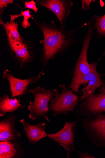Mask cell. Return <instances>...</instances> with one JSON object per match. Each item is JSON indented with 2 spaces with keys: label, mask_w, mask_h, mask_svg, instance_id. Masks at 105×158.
<instances>
[{
  "label": "cell",
  "mask_w": 105,
  "mask_h": 158,
  "mask_svg": "<svg viewBox=\"0 0 105 158\" xmlns=\"http://www.w3.org/2000/svg\"><path fill=\"white\" fill-rule=\"evenodd\" d=\"M20 122L24 127L30 144L34 145L38 141L48 136V134L46 131V123L32 125L26 122L23 119H22Z\"/></svg>",
  "instance_id": "cell-13"
},
{
  "label": "cell",
  "mask_w": 105,
  "mask_h": 158,
  "mask_svg": "<svg viewBox=\"0 0 105 158\" xmlns=\"http://www.w3.org/2000/svg\"><path fill=\"white\" fill-rule=\"evenodd\" d=\"M24 154L18 141L0 142V158H20Z\"/></svg>",
  "instance_id": "cell-14"
},
{
  "label": "cell",
  "mask_w": 105,
  "mask_h": 158,
  "mask_svg": "<svg viewBox=\"0 0 105 158\" xmlns=\"http://www.w3.org/2000/svg\"><path fill=\"white\" fill-rule=\"evenodd\" d=\"M100 93L88 97L77 106V111L84 118H88L105 112V85Z\"/></svg>",
  "instance_id": "cell-6"
},
{
  "label": "cell",
  "mask_w": 105,
  "mask_h": 158,
  "mask_svg": "<svg viewBox=\"0 0 105 158\" xmlns=\"http://www.w3.org/2000/svg\"><path fill=\"white\" fill-rule=\"evenodd\" d=\"M8 94L0 98V116L3 117L7 113L13 112L25 107L21 100V96L9 98Z\"/></svg>",
  "instance_id": "cell-15"
},
{
  "label": "cell",
  "mask_w": 105,
  "mask_h": 158,
  "mask_svg": "<svg viewBox=\"0 0 105 158\" xmlns=\"http://www.w3.org/2000/svg\"><path fill=\"white\" fill-rule=\"evenodd\" d=\"M95 1H92V0H82V9L84 11H86L87 10H89L91 7V3Z\"/></svg>",
  "instance_id": "cell-20"
},
{
  "label": "cell",
  "mask_w": 105,
  "mask_h": 158,
  "mask_svg": "<svg viewBox=\"0 0 105 158\" xmlns=\"http://www.w3.org/2000/svg\"><path fill=\"white\" fill-rule=\"evenodd\" d=\"M91 20L96 31L97 38H105V14L102 17L95 16Z\"/></svg>",
  "instance_id": "cell-17"
},
{
  "label": "cell",
  "mask_w": 105,
  "mask_h": 158,
  "mask_svg": "<svg viewBox=\"0 0 105 158\" xmlns=\"http://www.w3.org/2000/svg\"><path fill=\"white\" fill-rule=\"evenodd\" d=\"M33 20L44 35L43 39L40 41L42 47L39 50L43 70L50 60H54L57 55H62L70 47L79 42L75 39V31H65L57 26L54 21L47 23Z\"/></svg>",
  "instance_id": "cell-1"
},
{
  "label": "cell",
  "mask_w": 105,
  "mask_h": 158,
  "mask_svg": "<svg viewBox=\"0 0 105 158\" xmlns=\"http://www.w3.org/2000/svg\"><path fill=\"white\" fill-rule=\"evenodd\" d=\"M105 56V51H104V53H103V54L102 56Z\"/></svg>",
  "instance_id": "cell-23"
},
{
  "label": "cell",
  "mask_w": 105,
  "mask_h": 158,
  "mask_svg": "<svg viewBox=\"0 0 105 158\" xmlns=\"http://www.w3.org/2000/svg\"><path fill=\"white\" fill-rule=\"evenodd\" d=\"M43 70L36 76H33L26 79H21L15 77L11 72L8 69L4 73L3 78L8 81L10 86L11 97H13L28 94L31 85L36 83L44 76Z\"/></svg>",
  "instance_id": "cell-8"
},
{
  "label": "cell",
  "mask_w": 105,
  "mask_h": 158,
  "mask_svg": "<svg viewBox=\"0 0 105 158\" xmlns=\"http://www.w3.org/2000/svg\"><path fill=\"white\" fill-rule=\"evenodd\" d=\"M61 92L58 94L50 100L49 104L50 111L54 117L61 114L67 115L68 113L73 112L77 116L74 109L78 102V96L74 94L63 84L59 85Z\"/></svg>",
  "instance_id": "cell-3"
},
{
  "label": "cell",
  "mask_w": 105,
  "mask_h": 158,
  "mask_svg": "<svg viewBox=\"0 0 105 158\" xmlns=\"http://www.w3.org/2000/svg\"><path fill=\"white\" fill-rule=\"evenodd\" d=\"M34 97V101L29 102L28 106V117L34 121L40 118H43L49 122L48 115L50 111L49 103L50 100L59 94L56 89H45L38 87L30 89Z\"/></svg>",
  "instance_id": "cell-2"
},
{
  "label": "cell",
  "mask_w": 105,
  "mask_h": 158,
  "mask_svg": "<svg viewBox=\"0 0 105 158\" xmlns=\"http://www.w3.org/2000/svg\"><path fill=\"white\" fill-rule=\"evenodd\" d=\"M77 124V121L71 122L66 121L61 130L56 133L48 135L50 140L57 143L64 148L68 158L71 152L76 151L74 147V138Z\"/></svg>",
  "instance_id": "cell-9"
},
{
  "label": "cell",
  "mask_w": 105,
  "mask_h": 158,
  "mask_svg": "<svg viewBox=\"0 0 105 158\" xmlns=\"http://www.w3.org/2000/svg\"><path fill=\"white\" fill-rule=\"evenodd\" d=\"M0 24L4 29L7 37V41L22 42L25 40L18 31V24L14 21L5 23L2 19H0Z\"/></svg>",
  "instance_id": "cell-16"
},
{
  "label": "cell",
  "mask_w": 105,
  "mask_h": 158,
  "mask_svg": "<svg viewBox=\"0 0 105 158\" xmlns=\"http://www.w3.org/2000/svg\"><path fill=\"white\" fill-rule=\"evenodd\" d=\"M81 152L78 151V154L80 158H96L93 156L91 154L85 152L83 150Z\"/></svg>",
  "instance_id": "cell-22"
},
{
  "label": "cell",
  "mask_w": 105,
  "mask_h": 158,
  "mask_svg": "<svg viewBox=\"0 0 105 158\" xmlns=\"http://www.w3.org/2000/svg\"><path fill=\"white\" fill-rule=\"evenodd\" d=\"M97 63L95 62L91 70L89 73L78 77L72 78L69 88L73 92H78L81 85L88 82L86 87L81 90L83 94L79 101L94 94L96 90L104 84L101 79L100 74L97 71Z\"/></svg>",
  "instance_id": "cell-4"
},
{
  "label": "cell",
  "mask_w": 105,
  "mask_h": 158,
  "mask_svg": "<svg viewBox=\"0 0 105 158\" xmlns=\"http://www.w3.org/2000/svg\"><path fill=\"white\" fill-rule=\"evenodd\" d=\"M24 6L25 9L27 8L28 9L33 10L35 12H37L38 9L36 5V2L33 0L30 2L26 1L24 2Z\"/></svg>",
  "instance_id": "cell-19"
},
{
  "label": "cell",
  "mask_w": 105,
  "mask_h": 158,
  "mask_svg": "<svg viewBox=\"0 0 105 158\" xmlns=\"http://www.w3.org/2000/svg\"><path fill=\"white\" fill-rule=\"evenodd\" d=\"M87 32L83 40V46L80 55L76 64L72 78L78 77L87 74L91 71L95 63L89 64L87 61V52L90 42L94 36L95 29L92 21L88 23Z\"/></svg>",
  "instance_id": "cell-7"
},
{
  "label": "cell",
  "mask_w": 105,
  "mask_h": 158,
  "mask_svg": "<svg viewBox=\"0 0 105 158\" xmlns=\"http://www.w3.org/2000/svg\"><path fill=\"white\" fill-rule=\"evenodd\" d=\"M13 0H1L0 1V10L7 7L8 5L13 3Z\"/></svg>",
  "instance_id": "cell-21"
},
{
  "label": "cell",
  "mask_w": 105,
  "mask_h": 158,
  "mask_svg": "<svg viewBox=\"0 0 105 158\" xmlns=\"http://www.w3.org/2000/svg\"><path fill=\"white\" fill-rule=\"evenodd\" d=\"M9 54L18 65L21 70L34 60V44L25 40L22 42L7 41Z\"/></svg>",
  "instance_id": "cell-5"
},
{
  "label": "cell",
  "mask_w": 105,
  "mask_h": 158,
  "mask_svg": "<svg viewBox=\"0 0 105 158\" xmlns=\"http://www.w3.org/2000/svg\"><path fill=\"white\" fill-rule=\"evenodd\" d=\"M16 117L11 114L0 122V141H18L21 137L20 134L15 128Z\"/></svg>",
  "instance_id": "cell-12"
},
{
  "label": "cell",
  "mask_w": 105,
  "mask_h": 158,
  "mask_svg": "<svg viewBox=\"0 0 105 158\" xmlns=\"http://www.w3.org/2000/svg\"><path fill=\"white\" fill-rule=\"evenodd\" d=\"M31 12L29 9L23 11L21 10V13L19 14H16V15H10V20L11 22H13L15 19L18 18L23 16L24 17L23 21L22 22V26L25 28H26L28 27L31 26L30 23L29 22L28 19L30 18L34 19L33 16L31 14Z\"/></svg>",
  "instance_id": "cell-18"
},
{
  "label": "cell",
  "mask_w": 105,
  "mask_h": 158,
  "mask_svg": "<svg viewBox=\"0 0 105 158\" xmlns=\"http://www.w3.org/2000/svg\"><path fill=\"white\" fill-rule=\"evenodd\" d=\"M87 137L95 134L105 142V115H100L95 118L81 119Z\"/></svg>",
  "instance_id": "cell-11"
},
{
  "label": "cell",
  "mask_w": 105,
  "mask_h": 158,
  "mask_svg": "<svg viewBox=\"0 0 105 158\" xmlns=\"http://www.w3.org/2000/svg\"><path fill=\"white\" fill-rule=\"evenodd\" d=\"M38 5L46 8L54 14L63 30L66 28V21L73 6L71 0H41Z\"/></svg>",
  "instance_id": "cell-10"
}]
</instances>
